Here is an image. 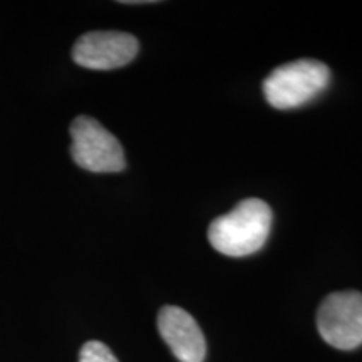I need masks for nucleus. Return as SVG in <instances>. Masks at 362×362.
<instances>
[{
	"instance_id": "6",
	"label": "nucleus",
	"mask_w": 362,
	"mask_h": 362,
	"mask_svg": "<svg viewBox=\"0 0 362 362\" xmlns=\"http://www.w3.org/2000/svg\"><path fill=\"white\" fill-rule=\"evenodd\" d=\"M158 330L180 362H203L205 359V336L197 320L181 307H163L158 314Z\"/></svg>"
},
{
	"instance_id": "4",
	"label": "nucleus",
	"mask_w": 362,
	"mask_h": 362,
	"mask_svg": "<svg viewBox=\"0 0 362 362\" xmlns=\"http://www.w3.org/2000/svg\"><path fill=\"white\" fill-rule=\"evenodd\" d=\"M317 329L329 346L352 351L362 346V293L334 292L317 310Z\"/></svg>"
},
{
	"instance_id": "5",
	"label": "nucleus",
	"mask_w": 362,
	"mask_h": 362,
	"mask_svg": "<svg viewBox=\"0 0 362 362\" xmlns=\"http://www.w3.org/2000/svg\"><path fill=\"white\" fill-rule=\"evenodd\" d=\"M138 51L139 44L134 35L117 30H94L76 40L72 59L86 69L111 71L129 64Z\"/></svg>"
},
{
	"instance_id": "3",
	"label": "nucleus",
	"mask_w": 362,
	"mask_h": 362,
	"mask_svg": "<svg viewBox=\"0 0 362 362\" xmlns=\"http://www.w3.org/2000/svg\"><path fill=\"white\" fill-rule=\"evenodd\" d=\"M69 131L72 160L81 168L93 173H117L124 170L123 146L99 121L89 116H78Z\"/></svg>"
},
{
	"instance_id": "7",
	"label": "nucleus",
	"mask_w": 362,
	"mask_h": 362,
	"mask_svg": "<svg viewBox=\"0 0 362 362\" xmlns=\"http://www.w3.org/2000/svg\"><path fill=\"white\" fill-rule=\"evenodd\" d=\"M79 362H117V359L106 344L99 341H89L81 349Z\"/></svg>"
},
{
	"instance_id": "2",
	"label": "nucleus",
	"mask_w": 362,
	"mask_h": 362,
	"mask_svg": "<svg viewBox=\"0 0 362 362\" xmlns=\"http://www.w3.org/2000/svg\"><path fill=\"white\" fill-rule=\"evenodd\" d=\"M330 83V69L317 59H298L277 67L264 81L267 103L275 110H293L319 96Z\"/></svg>"
},
{
	"instance_id": "1",
	"label": "nucleus",
	"mask_w": 362,
	"mask_h": 362,
	"mask_svg": "<svg viewBox=\"0 0 362 362\" xmlns=\"http://www.w3.org/2000/svg\"><path fill=\"white\" fill-rule=\"evenodd\" d=\"M270 228V206L259 198H248L240 202L230 214L211 221L208 240L223 255L247 257L265 245Z\"/></svg>"
}]
</instances>
